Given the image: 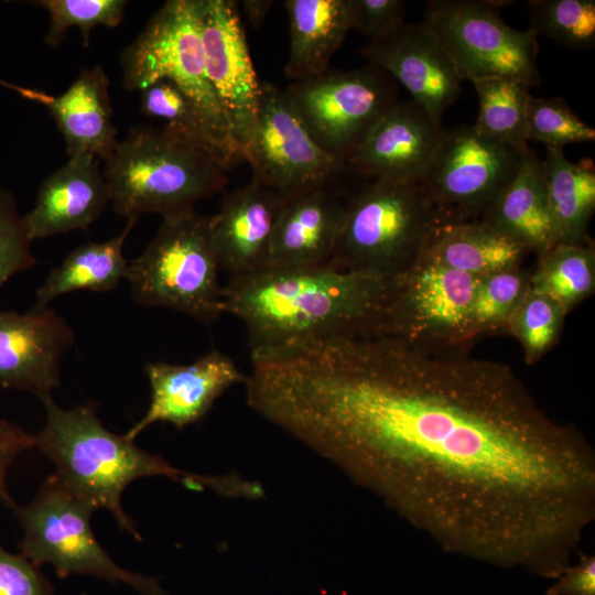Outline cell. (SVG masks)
I'll list each match as a JSON object with an SVG mask.
<instances>
[{
    "instance_id": "obj_1",
    "label": "cell",
    "mask_w": 595,
    "mask_h": 595,
    "mask_svg": "<svg viewBox=\"0 0 595 595\" xmlns=\"http://www.w3.org/2000/svg\"><path fill=\"white\" fill-rule=\"evenodd\" d=\"M255 412L443 550L556 578L595 520V454L506 364L368 332L273 349Z\"/></svg>"
},
{
    "instance_id": "obj_2",
    "label": "cell",
    "mask_w": 595,
    "mask_h": 595,
    "mask_svg": "<svg viewBox=\"0 0 595 595\" xmlns=\"http://www.w3.org/2000/svg\"><path fill=\"white\" fill-rule=\"evenodd\" d=\"M394 279L313 267L266 269L223 285V313L246 326L250 351L335 335L379 333Z\"/></svg>"
},
{
    "instance_id": "obj_3",
    "label": "cell",
    "mask_w": 595,
    "mask_h": 595,
    "mask_svg": "<svg viewBox=\"0 0 595 595\" xmlns=\"http://www.w3.org/2000/svg\"><path fill=\"white\" fill-rule=\"evenodd\" d=\"M41 400L46 423L34 435L35 446L54 463V475L74 495L110 511L120 527L138 540L140 534L121 506V495L131 482L163 476L194 489L198 474L177 469L125 435L111 433L98 419L93 403L63 409L51 396Z\"/></svg>"
},
{
    "instance_id": "obj_4",
    "label": "cell",
    "mask_w": 595,
    "mask_h": 595,
    "mask_svg": "<svg viewBox=\"0 0 595 595\" xmlns=\"http://www.w3.org/2000/svg\"><path fill=\"white\" fill-rule=\"evenodd\" d=\"M230 167L219 155L162 128L136 126L105 160L102 174L113 210L130 219L193 210L226 186Z\"/></svg>"
},
{
    "instance_id": "obj_5",
    "label": "cell",
    "mask_w": 595,
    "mask_h": 595,
    "mask_svg": "<svg viewBox=\"0 0 595 595\" xmlns=\"http://www.w3.org/2000/svg\"><path fill=\"white\" fill-rule=\"evenodd\" d=\"M441 225L421 182L372 180L347 198L334 267L394 279L412 269Z\"/></svg>"
},
{
    "instance_id": "obj_6",
    "label": "cell",
    "mask_w": 595,
    "mask_h": 595,
    "mask_svg": "<svg viewBox=\"0 0 595 595\" xmlns=\"http://www.w3.org/2000/svg\"><path fill=\"white\" fill-rule=\"evenodd\" d=\"M220 268L212 239V215L194 209L163 217L150 245L128 263L132 299L212 324L223 313Z\"/></svg>"
},
{
    "instance_id": "obj_7",
    "label": "cell",
    "mask_w": 595,
    "mask_h": 595,
    "mask_svg": "<svg viewBox=\"0 0 595 595\" xmlns=\"http://www.w3.org/2000/svg\"><path fill=\"white\" fill-rule=\"evenodd\" d=\"M95 509L53 474L30 504L12 509L24 532L21 554L37 566L53 565L61 577L88 574L122 582L142 595H165L156 578L127 571L110 559L90 528Z\"/></svg>"
},
{
    "instance_id": "obj_8",
    "label": "cell",
    "mask_w": 595,
    "mask_h": 595,
    "mask_svg": "<svg viewBox=\"0 0 595 595\" xmlns=\"http://www.w3.org/2000/svg\"><path fill=\"white\" fill-rule=\"evenodd\" d=\"M512 1L431 0L423 22L433 32L459 78L507 77L526 85L541 82L538 69V35L516 30L500 18Z\"/></svg>"
},
{
    "instance_id": "obj_9",
    "label": "cell",
    "mask_w": 595,
    "mask_h": 595,
    "mask_svg": "<svg viewBox=\"0 0 595 595\" xmlns=\"http://www.w3.org/2000/svg\"><path fill=\"white\" fill-rule=\"evenodd\" d=\"M202 7L203 0H169L151 17L122 54L123 86L141 91L166 79L191 97L234 140L206 74Z\"/></svg>"
},
{
    "instance_id": "obj_10",
    "label": "cell",
    "mask_w": 595,
    "mask_h": 595,
    "mask_svg": "<svg viewBox=\"0 0 595 595\" xmlns=\"http://www.w3.org/2000/svg\"><path fill=\"white\" fill-rule=\"evenodd\" d=\"M285 90L316 143L344 163L398 100L394 80L369 63L351 71L327 68Z\"/></svg>"
},
{
    "instance_id": "obj_11",
    "label": "cell",
    "mask_w": 595,
    "mask_h": 595,
    "mask_svg": "<svg viewBox=\"0 0 595 595\" xmlns=\"http://www.w3.org/2000/svg\"><path fill=\"white\" fill-rule=\"evenodd\" d=\"M528 149L490 139L474 126L445 130L421 182L441 224L480 220L519 170Z\"/></svg>"
},
{
    "instance_id": "obj_12",
    "label": "cell",
    "mask_w": 595,
    "mask_h": 595,
    "mask_svg": "<svg viewBox=\"0 0 595 595\" xmlns=\"http://www.w3.org/2000/svg\"><path fill=\"white\" fill-rule=\"evenodd\" d=\"M255 183L286 201L335 183L345 163L323 150L295 111L285 89L262 82L256 123L245 149Z\"/></svg>"
},
{
    "instance_id": "obj_13",
    "label": "cell",
    "mask_w": 595,
    "mask_h": 595,
    "mask_svg": "<svg viewBox=\"0 0 595 595\" xmlns=\"http://www.w3.org/2000/svg\"><path fill=\"white\" fill-rule=\"evenodd\" d=\"M478 278L419 261L396 278L379 333L430 346H467L472 340L469 312Z\"/></svg>"
},
{
    "instance_id": "obj_14",
    "label": "cell",
    "mask_w": 595,
    "mask_h": 595,
    "mask_svg": "<svg viewBox=\"0 0 595 595\" xmlns=\"http://www.w3.org/2000/svg\"><path fill=\"white\" fill-rule=\"evenodd\" d=\"M201 34L207 78L230 133L245 149L258 113L260 86L234 0H203Z\"/></svg>"
},
{
    "instance_id": "obj_15",
    "label": "cell",
    "mask_w": 595,
    "mask_h": 595,
    "mask_svg": "<svg viewBox=\"0 0 595 595\" xmlns=\"http://www.w3.org/2000/svg\"><path fill=\"white\" fill-rule=\"evenodd\" d=\"M445 130L442 120L411 100H397L346 159L372 180L422 182Z\"/></svg>"
},
{
    "instance_id": "obj_16",
    "label": "cell",
    "mask_w": 595,
    "mask_h": 595,
    "mask_svg": "<svg viewBox=\"0 0 595 595\" xmlns=\"http://www.w3.org/2000/svg\"><path fill=\"white\" fill-rule=\"evenodd\" d=\"M361 54L439 120L459 97L463 80L423 21L405 22L390 34L369 41Z\"/></svg>"
},
{
    "instance_id": "obj_17",
    "label": "cell",
    "mask_w": 595,
    "mask_h": 595,
    "mask_svg": "<svg viewBox=\"0 0 595 595\" xmlns=\"http://www.w3.org/2000/svg\"><path fill=\"white\" fill-rule=\"evenodd\" d=\"M144 371L151 387V401L144 416L125 434L129 441H134L155 422H169L183 429L198 421L227 389L247 379L235 361L218 350L188 365L149 363Z\"/></svg>"
},
{
    "instance_id": "obj_18",
    "label": "cell",
    "mask_w": 595,
    "mask_h": 595,
    "mask_svg": "<svg viewBox=\"0 0 595 595\" xmlns=\"http://www.w3.org/2000/svg\"><path fill=\"white\" fill-rule=\"evenodd\" d=\"M75 335L53 309L20 314L0 312V386L30 391L40 399L60 385V361Z\"/></svg>"
},
{
    "instance_id": "obj_19",
    "label": "cell",
    "mask_w": 595,
    "mask_h": 595,
    "mask_svg": "<svg viewBox=\"0 0 595 595\" xmlns=\"http://www.w3.org/2000/svg\"><path fill=\"white\" fill-rule=\"evenodd\" d=\"M282 202L253 181L224 196L219 212L212 215V239L220 270L240 278L268 268Z\"/></svg>"
},
{
    "instance_id": "obj_20",
    "label": "cell",
    "mask_w": 595,
    "mask_h": 595,
    "mask_svg": "<svg viewBox=\"0 0 595 595\" xmlns=\"http://www.w3.org/2000/svg\"><path fill=\"white\" fill-rule=\"evenodd\" d=\"M347 198L335 183L282 202L273 230L267 269L326 263L333 253Z\"/></svg>"
},
{
    "instance_id": "obj_21",
    "label": "cell",
    "mask_w": 595,
    "mask_h": 595,
    "mask_svg": "<svg viewBox=\"0 0 595 595\" xmlns=\"http://www.w3.org/2000/svg\"><path fill=\"white\" fill-rule=\"evenodd\" d=\"M109 203L99 159L78 154L40 185L34 207L23 223L31 241L73 230H86Z\"/></svg>"
},
{
    "instance_id": "obj_22",
    "label": "cell",
    "mask_w": 595,
    "mask_h": 595,
    "mask_svg": "<svg viewBox=\"0 0 595 595\" xmlns=\"http://www.w3.org/2000/svg\"><path fill=\"white\" fill-rule=\"evenodd\" d=\"M61 131L68 156L88 154L107 160L118 140L112 123L109 79L100 66L84 68L60 96L40 93Z\"/></svg>"
},
{
    "instance_id": "obj_23",
    "label": "cell",
    "mask_w": 595,
    "mask_h": 595,
    "mask_svg": "<svg viewBox=\"0 0 595 595\" xmlns=\"http://www.w3.org/2000/svg\"><path fill=\"white\" fill-rule=\"evenodd\" d=\"M480 220L537 256L556 245L542 160L530 148L512 180Z\"/></svg>"
},
{
    "instance_id": "obj_24",
    "label": "cell",
    "mask_w": 595,
    "mask_h": 595,
    "mask_svg": "<svg viewBox=\"0 0 595 595\" xmlns=\"http://www.w3.org/2000/svg\"><path fill=\"white\" fill-rule=\"evenodd\" d=\"M290 52L285 77L302 80L328 68L351 30L347 0H285Z\"/></svg>"
},
{
    "instance_id": "obj_25",
    "label": "cell",
    "mask_w": 595,
    "mask_h": 595,
    "mask_svg": "<svg viewBox=\"0 0 595 595\" xmlns=\"http://www.w3.org/2000/svg\"><path fill=\"white\" fill-rule=\"evenodd\" d=\"M530 251L482 220L441 224L420 261L436 263L476 277L521 267Z\"/></svg>"
},
{
    "instance_id": "obj_26",
    "label": "cell",
    "mask_w": 595,
    "mask_h": 595,
    "mask_svg": "<svg viewBox=\"0 0 595 595\" xmlns=\"http://www.w3.org/2000/svg\"><path fill=\"white\" fill-rule=\"evenodd\" d=\"M547 199L556 244H586L595 209V167L591 159L570 161L562 149L547 148L542 160Z\"/></svg>"
},
{
    "instance_id": "obj_27",
    "label": "cell",
    "mask_w": 595,
    "mask_h": 595,
    "mask_svg": "<svg viewBox=\"0 0 595 595\" xmlns=\"http://www.w3.org/2000/svg\"><path fill=\"white\" fill-rule=\"evenodd\" d=\"M136 221L137 218L128 219L125 229L109 240L89 242L73 250L37 289L32 312L46 310L54 299L73 291L113 290L126 279L129 262L122 247Z\"/></svg>"
},
{
    "instance_id": "obj_28",
    "label": "cell",
    "mask_w": 595,
    "mask_h": 595,
    "mask_svg": "<svg viewBox=\"0 0 595 595\" xmlns=\"http://www.w3.org/2000/svg\"><path fill=\"white\" fill-rule=\"evenodd\" d=\"M141 110L161 121L162 129L219 155L231 166L244 161L237 143L191 97L166 79L141 90Z\"/></svg>"
},
{
    "instance_id": "obj_29",
    "label": "cell",
    "mask_w": 595,
    "mask_h": 595,
    "mask_svg": "<svg viewBox=\"0 0 595 595\" xmlns=\"http://www.w3.org/2000/svg\"><path fill=\"white\" fill-rule=\"evenodd\" d=\"M530 288L558 302L569 313L593 294L595 249L586 244H556L538 255L530 272Z\"/></svg>"
},
{
    "instance_id": "obj_30",
    "label": "cell",
    "mask_w": 595,
    "mask_h": 595,
    "mask_svg": "<svg viewBox=\"0 0 595 595\" xmlns=\"http://www.w3.org/2000/svg\"><path fill=\"white\" fill-rule=\"evenodd\" d=\"M479 109L475 129L482 134L516 147H526V116L529 86L507 77L482 78L472 82Z\"/></svg>"
},
{
    "instance_id": "obj_31",
    "label": "cell",
    "mask_w": 595,
    "mask_h": 595,
    "mask_svg": "<svg viewBox=\"0 0 595 595\" xmlns=\"http://www.w3.org/2000/svg\"><path fill=\"white\" fill-rule=\"evenodd\" d=\"M529 289L530 273L521 267L479 277L469 312L472 340L487 332L506 328Z\"/></svg>"
},
{
    "instance_id": "obj_32",
    "label": "cell",
    "mask_w": 595,
    "mask_h": 595,
    "mask_svg": "<svg viewBox=\"0 0 595 595\" xmlns=\"http://www.w3.org/2000/svg\"><path fill=\"white\" fill-rule=\"evenodd\" d=\"M531 30L574 51L595 44L594 0H530Z\"/></svg>"
},
{
    "instance_id": "obj_33",
    "label": "cell",
    "mask_w": 595,
    "mask_h": 595,
    "mask_svg": "<svg viewBox=\"0 0 595 595\" xmlns=\"http://www.w3.org/2000/svg\"><path fill=\"white\" fill-rule=\"evenodd\" d=\"M566 314L553 299L529 289L506 326L520 342L527 364L538 361L553 347Z\"/></svg>"
},
{
    "instance_id": "obj_34",
    "label": "cell",
    "mask_w": 595,
    "mask_h": 595,
    "mask_svg": "<svg viewBox=\"0 0 595 595\" xmlns=\"http://www.w3.org/2000/svg\"><path fill=\"white\" fill-rule=\"evenodd\" d=\"M524 139L545 144L551 149H564L574 143L593 142L595 130L585 123L559 97L531 96L527 107Z\"/></svg>"
},
{
    "instance_id": "obj_35",
    "label": "cell",
    "mask_w": 595,
    "mask_h": 595,
    "mask_svg": "<svg viewBox=\"0 0 595 595\" xmlns=\"http://www.w3.org/2000/svg\"><path fill=\"white\" fill-rule=\"evenodd\" d=\"M50 14V29L45 42L57 47L66 32L77 26L83 45L89 44L90 31L95 26L115 28L123 20L125 0H42L36 2Z\"/></svg>"
},
{
    "instance_id": "obj_36",
    "label": "cell",
    "mask_w": 595,
    "mask_h": 595,
    "mask_svg": "<svg viewBox=\"0 0 595 595\" xmlns=\"http://www.w3.org/2000/svg\"><path fill=\"white\" fill-rule=\"evenodd\" d=\"M31 242L13 195L0 190V288L15 273L35 266Z\"/></svg>"
},
{
    "instance_id": "obj_37",
    "label": "cell",
    "mask_w": 595,
    "mask_h": 595,
    "mask_svg": "<svg viewBox=\"0 0 595 595\" xmlns=\"http://www.w3.org/2000/svg\"><path fill=\"white\" fill-rule=\"evenodd\" d=\"M351 30L369 41L386 36L404 24L403 0H347Z\"/></svg>"
},
{
    "instance_id": "obj_38",
    "label": "cell",
    "mask_w": 595,
    "mask_h": 595,
    "mask_svg": "<svg viewBox=\"0 0 595 595\" xmlns=\"http://www.w3.org/2000/svg\"><path fill=\"white\" fill-rule=\"evenodd\" d=\"M39 567L23 554H12L0 545V595H54Z\"/></svg>"
},
{
    "instance_id": "obj_39",
    "label": "cell",
    "mask_w": 595,
    "mask_h": 595,
    "mask_svg": "<svg viewBox=\"0 0 595 595\" xmlns=\"http://www.w3.org/2000/svg\"><path fill=\"white\" fill-rule=\"evenodd\" d=\"M35 446V436L20 426L0 419V502L11 509L15 506L7 488V473L15 457Z\"/></svg>"
},
{
    "instance_id": "obj_40",
    "label": "cell",
    "mask_w": 595,
    "mask_h": 595,
    "mask_svg": "<svg viewBox=\"0 0 595 595\" xmlns=\"http://www.w3.org/2000/svg\"><path fill=\"white\" fill-rule=\"evenodd\" d=\"M554 580L545 595H595V556L580 554V561Z\"/></svg>"
},
{
    "instance_id": "obj_41",
    "label": "cell",
    "mask_w": 595,
    "mask_h": 595,
    "mask_svg": "<svg viewBox=\"0 0 595 595\" xmlns=\"http://www.w3.org/2000/svg\"><path fill=\"white\" fill-rule=\"evenodd\" d=\"M247 22L252 28H259L268 17L274 1L271 0H244L240 1Z\"/></svg>"
}]
</instances>
